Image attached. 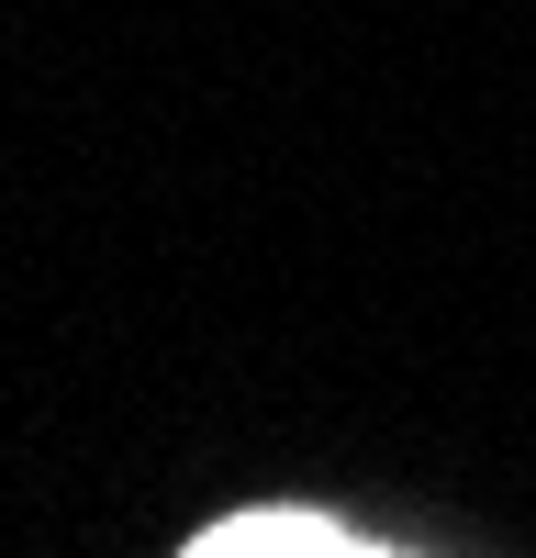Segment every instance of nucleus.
I'll list each match as a JSON object with an SVG mask.
<instances>
[{
  "label": "nucleus",
  "instance_id": "f257e3e1",
  "mask_svg": "<svg viewBox=\"0 0 536 558\" xmlns=\"http://www.w3.org/2000/svg\"><path fill=\"white\" fill-rule=\"evenodd\" d=\"M380 536H346L336 514H291V502H268V514H223L191 536V558H369Z\"/></svg>",
  "mask_w": 536,
  "mask_h": 558
}]
</instances>
